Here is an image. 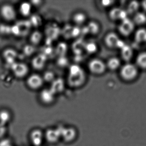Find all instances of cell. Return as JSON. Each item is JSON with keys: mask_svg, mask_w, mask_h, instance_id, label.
<instances>
[{"mask_svg": "<svg viewBox=\"0 0 146 146\" xmlns=\"http://www.w3.org/2000/svg\"><path fill=\"white\" fill-rule=\"evenodd\" d=\"M65 87V82L62 78H55L52 82L50 89L55 95L60 94L64 91Z\"/></svg>", "mask_w": 146, "mask_h": 146, "instance_id": "9a60e30c", "label": "cell"}, {"mask_svg": "<svg viewBox=\"0 0 146 146\" xmlns=\"http://www.w3.org/2000/svg\"><path fill=\"white\" fill-rule=\"evenodd\" d=\"M88 32L91 35H96L100 31V26L95 21H91L88 24L87 27Z\"/></svg>", "mask_w": 146, "mask_h": 146, "instance_id": "603a6c76", "label": "cell"}, {"mask_svg": "<svg viewBox=\"0 0 146 146\" xmlns=\"http://www.w3.org/2000/svg\"><path fill=\"white\" fill-rule=\"evenodd\" d=\"M45 137L48 142L55 143L61 138V133L59 126L55 129H48L44 134Z\"/></svg>", "mask_w": 146, "mask_h": 146, "instance_id": "8fae6325", "label": "cell"}, {"mask_svg": "<svg viewBox=\"0 0 146 146\" xmlns=\"http://www.w3.org/2000/svg\"><path fill=\"white\" fill-rule=\"evenodd\" d=\"M121 49V56L123 59L126 61H129L132 58L133 52L131 48L127 45H124Z\"/></svg>", "mask_w": 146, "mask_h": 146, "instance_id": "44dd1931", "label": "cell"}, {"mask_svg": "<svg viewBox=\"0 0 146 146\" xmlns=\"http://www.w3.org/2000/svg\"><path fill=\"white\" fill-rule=\"evenodd\" d=\"M135 24L142 25L146 23V14L142 12H137L135 13L133 20Z\"/></svg>", "mask_w": 146, "mask_h": 146, "instance_id": "cb8c5ba5", "label": "cell"}, {"mask_svg": "<svg viewBox=\"0 0 146 146\" xmlns=\"http://www.w3.org/2000/svg\"><path fill=\"white\" fill-rule=\"evenodd\" d=\"M86 14L82 12H77L73 14L72 20L73 23L78 26L82 25L87 20Z\"/></svg>", "mask_w": 146, "mask_h": 146, "instance_id": "e0dca14e", "label": "cell"}, {"mask_svg": "<svg viewBox=\"0 0 146 146\" xmlns=\"http://www.w3.org/2000/svg\"><path fill=\"white\" fill-rule=\"evenodd\" d=\"M135 39L137 42L141 43L146 41V30L140 29L137 31L135 35Z\"/></svg>", "mask_w": 146, "mask_h": 146, "instance_id": "484cf974", "label": "cell"}, {"mask_svg": "<svg viewBox=\"0 0 146 146\" xmlns=\"http://www.w3.org/2000/svg\"><path fill=\"white\" fill-rule=\"evenodd\" d=\"M4 59L8 63L13 64L14 60L17 56V53L14 49L8 48L6 49L3 53Z\"/></svg>", "mask_w": 146, "mask_h": 146, "instance_id": "ac0fdd59", "label": "cell"}, {"mask_svg": "<svg viewBox=\"0 0 146 146\" xmlns=\"http://www.w3.org/2000/svg\"><path fill=\"white\" fill-rule=\"evenodd\" d=\"M61 138L64 141L67 143L71 142L75 140L77 137V131L75 128L72 127H64L60 126Z\"/></svg>", "mask_w": 146, "mask_h": 146, "instance_id": "9c48e42d", "label": "cell"}, {"mask_svg": "<svg viewBox=\"0 0 146 146\" xmlns=\"http://www.w3.org/2000/svg\"><path fill=\"white\" fill-rule=\"evenodd\" d=\"M32 5L30 2L24 1L21 3L19 7V12L23 17H27L31 15Z\"/></svg>", "mask_w": 146, "mask_h": 146, "instance_id": "2e32d148", "label": "cell"}, {"mask_svg": "<svg viewBox=\"0 0 146 146\" xmlns=\"http://www.w3.org/2000/svg\"><path fill=\"white\" fill-rule=\"evenodd\" d=\"M44 83L42 76L37 73L31 74L27 77L26 81L27 87L33 90H38L41 88Z\"/></svg>", "mask_w": 146, "mask_h": 146, "instance_id": "277c9868", "label": "cell"}, {"mask_svg": "<svg viewBox=\"0 0 146 146\" xmlns=\"http://www.w3.org/2000/svg\"><path fill=\"white\" fill-rule=\"evenodd\" d=\"M42 77L44 82L46 81L47 82L52 83L55 78L54 73L53 72L51 71H47L45 72L44 75L42 76Z\"/></svg>", "mask_w": 146, "mask_h": 146, "instance_id": "83f0119b", "label": "cell"}, {"mask_svg": "<svg viewBox=\"0 0 146 146\" xmlns=\"http://www.w3.org/2000/svg\"><path fill=\"white\" fill-rule=\"evenodd\" d=\"M12 71L16 77L19 79L26 77L29 72V68L27 64L23 62H15L13 64Z\"/></svg>", "mask_w": 146, "mask_h": 146, "instance_id": "8992f818", "label": "cell"}, {"mask_svg": "<svg viewBox=\"0 0 146 146\" xmlns=\"http://www.w3.org/2000/svg\"><path fill=\"white\" fill-rule=\"evenodd\" d=\"M11 118V115L9 111L3 110L0 111V123L6 125Z\"/></svg>", "mask_w": 146, "mask_h": 146, "instance_id": "d4e9b609", "label": "cell"}, {"mask_svg": "<svg viewBox=\"0 0 146 146\" xmlns=\"http://www.w3.org/2000/svg\"><path fill=\"white\" fill-rule=\"evenodd\" d=\"M84 48L88 53L92 54L97 51V46L95 42H90L84 44Z\"/></svg>", "mask_w": 146, "mask_h": 146, "instance_id": "4316f807", "label": "cell"}, {"mask_svg": "<svg viewBox=\"0 0 146 146\" xmlns=\"http://www.w3.org/2000/svg\"><path fill=\"white\" fill-rule=\"evenodd\" d=\"M138 74V67L135 64L127 63L120 68V77L123 80L127 82L133 81L135 79Z\"/></svg>", "mask_w": 146, "mask_h": 146, "instance_id": "7a4b0ae2", "label": "cell"}, {"mask_svg": "<svg viewBox=\"0 0 146 146\" xmlns=\"http://www.w3.org/2000/svg\"><path fill=\"white\" fill-rule=\"evenodd\" d=\"M135 26L133 21L127 18L121 21L118 26L119 32L123 36H129L134 31Z\"/></svg>", "mask_w": 146, "mask_h": 146, "instance_id": "52a82bcc", "label": "cell"}, {"mask_svg": "<svg viewBox=\"0 0 146 146\" xmlns=\"http://www.w3.org/2000/svg\"><path fill=\"white\" fill-rule=\"evenodd\" d=\"M43 35L41 32L38 31H34L30 36L31 42L33 46H36L39 44L41 41Z\"/></svg>", "mask_w": 146, "mask_h": 146, "instance_id": "7402d4cb", "label": "cell"}, {"mask_svg": "<svg viewBox=\"0 0 146 146\" xmlns=\"http://www.w3.org/2000/svg\"><path fill=\"white\" fill-rule=\"evenodd\" d=\"M86 80V75L84 69L78 64L70 66L68 70L66 83L72 88L82 86Z\"/></svg>", "mask_w": 146, "mask_h": 146, "instance_id": "6da1fadb", "label": "cell"}, {"mask_svg": "<svg viewBox=\"0 0 146 146\" xmlns=\"http://www.w3.org/2000/svg\"><path fill=\"white\" fill-rule=\"evenodd\" d=\"M135 65L137 67L146 70V51L141 52L137 55Z\"/></svg>", "mask_w": 146, "mask_h": 146, "instance_id": "ffe728a7", "label": "cell"}, {"mask_svg": "<svg viewBox=\"0 0 146 146\" xmlns=\"http://www.w3.org/2000/svg\"><path fill=\"white\" fill-rule=\"evenodd\" d=\"M139 4L137 1H132L129 4L128 6V12L129 13H135L139 8Z\"/></svg>", "mask_w": 146, "mask_h": 146, "instance_id": "f1b7e54d", "label": "cell"}, {"mask_svg": "<svg viewBox=\"0 0 146 146\" xmlns=\"http://www.w3.org/2000/svg\"><path fill=\"white\" fill-rule=\"evenodd\" d=\"M44 137V134L39 129L33 130L31 133V141L32 144L35 146H41Z\"/></svg>", "mask_w": 146, "mask_h": 146, "instance_id": "7c38bea8", "label": "cell"}, {"mask_svg": "<svg viewBox=\"0 0 146 146\" xmlns=\"http://www.w3.org/2000/svg\"><path fill=\"white\" fill-rule=\"evenodd\" d=\"M106 65L107 68L110 70L114 71L119 68L121 65V62L118 58L112 57L108 60Z\"/></svg>", "mask_w": 146, "mask_h": 146, "instance_id": "d6986e66", "label": "cell"}, {"mask_svg": "<svg viewBox=\"0 0 146 146\" xmlns=\"http://www.w3.org/2000/svg\"><path fill=\"white\" fill-rule=\"evenodd\" d=\"M56 95L49 88L43 89L40 93V100L43 104L48 105L53 103Z\"/></svg>", "mask_w": 146, "mask_h": 146, "instance_id": "30bf717a", "label": "cell"}, {"mask_svg": "<svg viewBox=\"0 0 146 146\" xmlns=\"http://www.w3.org/2000/svg\"><path fill=\"white\" fill-rule=\"evenodd\" d=\"M113 2V1H101V4L102 6L106 7L111 6Z\"/></svg>", "mask_w": 146, "mask_h": 146, "instance_id": "4dcf8cb0", "label": "cell"}, {"mask_svg": "<svg viewBox=\"0 0 146 146\" xmlns=\"http://www.w3.org/2000/svg\"><path fill=\"white\" fill-rule=\"evenodd\" d=\"M7 131L6 126L0 123V138L5 136Z\"/></svg>", "mask_w": 146, "mask_h": 146, "instance_id": "f546056e", "label": "cell"}, {"mask_svg": "<svg viewBox=\"0 0 146 146\" xmlns=\"http://www.w3.org/2000/svg\"><path fill=\"white\" fill-rule=\"evenodd\" d=\"M128 13L124 10L117 7L113 8L110 12L109 16L110 18L113 21L122 20L127 18Z\"/></svg>", "mask_w": 146, "mask_h": 146, "instance_id": "4fadbf2b", "label": "cell"}, {"mask_svg": "<svg viewBox=\"0 0 146 146\" xmlns=\"http://www.w3.org/2000/svg\"><path fill=\"white\" fill-rule=\"evenodd\" d=\"M88 66L90 72L96 75L103 74L107 68L106 63L101 60L97 58L91 60L89 62Z\"/></svg>", "mask_w": 146, "mask_h": 146, "instance_id": "5b68a950", "label": "cell"}, {"mask_svg": "<svg viewBox=\"0 0 146 146\" xmlns=\"http://www.w3.org/2000/svg\"><path fill=\"white\" fill-rule=\"evenodd\" d=\"M0 15L5 21L13 22L17 18V11L12 4L6 3L0 8Z\"/></svg>", "mask_w": 146, "mask_h": 146, "instance_id": "3957f363", "label": "cell"}, {"mask_svg": "<svg viewBox=\"0 0 146 146\" xmlns=\"http://www.w3.org/2000/svg\"><path fill=\"white\" fill-rule=\"evenodd\" d=\"M104 41L106 45L110 48H121L125 45L119 39L118 35L113 32L108 34L105 36Z\"/></svg>", "mask_w": 146, "mask_h": 146, "instance_id": "ba28073f", "label": "cell"}, {"mask_svg": "<svg viewBox=\"0 0 146 146\" xmlns=\"http://www.w3.org/2000/svg\"><path fill=\"white\" fill-rule=\"evenodd\" d=\"M47 57L43 54H38L32 59V66L34 69L41 70L44 68L46 63Z\"/></svg>", "mask_w": 146, "mask_h": 146, "instance_id": "5bb4252c", "label": "cell"}]
</instances>
